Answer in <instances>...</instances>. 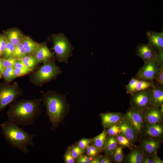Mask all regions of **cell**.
<instances>
[{
  "label": "cell",
  "instance_id": "1",
  "mask_svg": "<svg viewBox=\"0 0 163 163\" xmlns=\"http://www.w3.org/2000/svg\"><path fill=\"white\" fill-rule=\"evenodd\" d=\"M41 99H22L9 105L6 112L8 120L20 126H29L33 124L41 115Z\"/></svg>",
  "mask_w": 163,
  "mask_h": 163
},
{
  "label": "cell",
  "instance_id": "2",
  "mask_svg": "<svg viewBox=\"0 0 163 163\" xmlns=\"http://www.w3.org/2000/svg\"><path fill=\"white\" fill-rule=\"evenodd\" d=\"M41 99L51 124L50 130L54 132L69 113V105L65 94L55 91L49 90L43 93Z\"/></svg>",
  "mask_w": 163,
  "mask_h": 163
},
{
  "label": "cell",
  "instance_id": "3",
  "mask_svg": "<svg viewBox=\"0 0 163 163\" xmlns=\"http://www.w3.org/2000/svg\"><path fill=\"white\" fill-rule=\"evenodd\" d=\"M2 133L5 140L13 148L18 149L23 153L29 151L28 146H34L35 134H30L16 124L8 120L0 125Z\"/></svg>",
  "mask_w": 163,
  "mask_h": 163
},
{
  "label": "cell",
  "instance_id": "4",
  "mask_svg": "<svg viewBox=\"0 0 163 163\" xmlns=\"http://www.w3.org/2000/svg\"><path fill=\"white\" fill-rule=\"evenodd\" d=\"M62 71L56 64L54 60L43 63L31 77L32 82L40 85L55 79Z\"/></svg>",
  "mask_w": 163,
  "mask_h": 163
},
{
  "label": "cell",
  "instance_id": "5",
  "mask_svg": "<svg viewBox=\"0 0 163 163\" xmlns=\"http://www.w3.org/2000/svg\"><path fill=\"white\" fill-rule=\"evenodd\" d=\"M22 91L18 84L3 83L0 84V112L8 105L14 103L21 96Z\"/></svg>",
  "mask_w": 163,
  "mask_h": 163
},
{
  "label": "cell",
  "instance_id": "6",
  "mask_svg": "<svg viewBox=\"0 0 163 163\" xmlns=\"http://www.w3.org/2000/svg\"><path fill=\"white\" fill-rule=\"evenodd\" d=\"M53 43L52 49L53 50L58 61L67 63L71 56L72 48L67 38L62 34L53 36Z\"/></svg>",
  "mask_w": 163,
  "mask_h": 163
},
{
  "label": "cell",
  "instance_id": "7",
  "mask_svg": "<svg viewBox=\"0 0 163 163\" xmlns=\"http://www.w3.org/2000/svg\"><path fill=\"white\" fill-rule=\"evenodd\" d=\"M159 68L155 57L144 62V65L139 69L134 77L139 80L153 82Z\"/></svg>",
  "mask_w": 163,
  "mask_h": 163
},
{
  "label": "cell",
  "instance_id": "8",
  "mask_svg": "<svg viewBox=\"0 0 163 163\" xmlns=\"http://www.w3.org/2000/svg\"><path fill=\"white\" fill-rule=\"evenodd\" d=\"M150 88L130 94V106L137 110L143 111L151 106Z\"/></svg>",
  "mask_w": 163,
  "mask_h": 163
},
{
  "label": "cell",
  "instance_id": "9",
  "mask_svg": "<svg viewBox=\"0 0 163 163\" xmlns=\"http://www.w3.org/2000/svg\"><path fill=\"white\" fill-rule=\"evenodd\" d=\"M123 117L131 123L138 134L142 132L145 123L143 111L136 110L130 106Z\"/></svg>",
  "mask_w": 163,
  "mask_h": 163
},
{
  "label": "cell",
  "instance_id": "10",
  "mask_svg": "<svg viewBox=\"0 0 163 163\" xmlns=\"http://www.w3.org/2000/svg\"><path fill=\"white\" fill-rule=\"evenodd\" d=\"M161 143V139L146 138L143 139L141 142L140 147L144 155L152 157L157 154Z\"/></svg>",
  "mask_w": 163,
  "mask_h": 163
},
{
  "label": "cell",
  "instance_id": "11",
  "mask_svg": "<svg viewBox=\"0 0 163 163\" xmlns=\"http://www.w3.org/2000/svg\"><path fill=\"white\" fill-rule=\"evenodd\" d=\"M122 134L129 141L132 145L138 139V134L136 133L131 123L126 119L124 118L117 124Z\"/></svg>",
  "mask_w": 163,
  "mask_h": 163
},
{
  "label": "cell",
  "instance_id": "12",
  "mask_svg": "<svg viewBox=\"0 0 163 163\" xmlns=\"http://www.w3.org/2000/svg\"><path fill=\"white\" fill-rule=\"evenodd\" d=\"M100 116L104 129L107 128L114 124H117L124 118L123 114L119 112L101 113Z\"/></svg>",
  "mask_w": 163,
  "mask_h": 163
},
{
  "label": "cell",
  "instance_id": "13",
  "mask_svg": "<svg viewBox=\"0 0 163 163\" xmlns=\"http://www.w3.org/2000/svg\"><path fill=\"white\" fill-rule=\"evenodd\" d=\"M146 123H162L163 113L159 108L151 106L149 108L143 110Z\"/></svg>",
  "mask_w": 163,
  "mask_h": 163
},
{
  "label": "cell",
  "instance_id": "14",
  "mask_svg": "<svg viewBox=\"0 0 163 163\" xmlns=\"http://www.w3.org/2000/svg\"><path fill=\"white\" fill-rule=\"evenodd\" d=\"M148 44L157 51L163 52V32L149 30L146 32Z\"/></svg>",
  "mask_w": 163,
  "mask_h": 163
},
{
  "label": "cell",
  "instance_id": "15",
  "mask_svg": "<svg viewBox=\"0 0 163 163\" xmlns=\"http://www.w3.org/2000/svg\"><path fill=\"white\" fill-rule=\"evenodd\" d=\"M137 56L145 62L155 57L157 51L148 43L139 44L136 48Z\"/></svg>",
  "mask_w": 163,
  "mask_h": 163
},
{
  "label": "cell",
  "instance_id": "16",
  "mask_svg": "<svg viewBox=\"0 0 163 163\" xmlns=\"http://www.w3.org/2000/svg\"><path fill=\"white\" fill-rule=\"evenodd\" d=\"M142 130L147 138L161 139L162 137L163 126L162 123H146Z\"/></svg>",
  "mask_w": 163,
  "mask_h": 163
},
{
  "label": "cell",
  "instance_id": "17",
  "mask_svg": "<svg viewBox=\"0 0 163 163\" xmlns=\"http://www.w3.org/2000/svg\"><path fill=\"white\" fill-rule=\"evenodd\" d=\"M150 89L151 106L159 108L163 104V87L155 85Z\"/></svg>",
  "mask_w": 163,
  "mask_h": 163
},
{
  "label": "cell",
  "instance_id": "18",
  "mask_svg": "<svg viewBox=\"0 0 163 163\" xmlns=\"http://www.w3.org/2000/svg\"><path fill=\"white\" fill-rule=\"evenodd\" d=\"M34 55L39 62L44 63L52 59L53 53L49 49L46 44L44 43L40 44Z\"/></svg>",
  "mask_w": 163,
  "mask_h": 163
},
{
  "label": "cell",
  "instance_id": "19",
  "mask_svg": "<svg viewBox=\"0 0 163 163\" xmlns=\"http://www.w3.org/2000/svg\"><path fill=\"white\" fill-rule=\"evenodd\" d=\"M132 150L125 157L124 162L142 163L144 155L141 147L136 148Z\"/></svg>",
  "mask_w": 163,
  "mask_h": 163
},
{
  "label": "cell",
  "instance_id": "20",
  "mask_svg": "<svg viewBox=\"0 0 163 163\" xmlns=\"http://www.w3.org/2000/svg\"><path fill=\"white\" fill-rule=\"evenodd\" d=\"M21 42L24 46L27 55H34L40 44L36 42L28 36L23 37Z\"/></svg>",
  "mask_w": 163,
  "mask_h": 163
},
{
  "label": "cell",
  "instance_id": "21",
  "mask_svg": "<svg viewBox=\"0 0 163 163\" xmlns=\"http://www.w3.org/2000/svg\"><path fill=\"white\" fill-rule=\"evenodd\" d=\"M119 145L115 136L107 135L103 151L105 155L109 156L112 154L115 149Z\"/></svg>",
  "mask_w": 163,
  "mask_h": 163
},
{
  "label": "cell",
  "instance_id": "22",
  "mask_svg": "<svg viewBox=\"0 0 163 163\" xmlns=\"http://www.w3.org/2000/svg\"><path fill=\"white\" fill-rule=\"evenodd\" d=\"M107 136V130L106 129H104L100 134L92 138L91 144L96 147L101 151H103L105 146Z\"/></svg>",
  "mask_w": 163,
  "mask_h": 163
},
{
  "label": "cell",
  "instance_id": "23",
  "mask_svg": "<svg viewBox=\"0 0 163 163\" xmlns=\"http://www.w3.org/2000/svg\"><path fill=\"white\" fill-rule=\"evenodd\" d=\"M6 34L8 39L15 46L21 42L23 37L19 31L16 29L8 30Z\"/></svg>",
  "mask_w": 163,
  "mask_h": 163
},
{
  "label": "cell",
  "instance_id": "24",
  "mask_svg": "<svg viewBox=\"0 0 163 163\" xmlns=\"http://www.w3.org/2000/svg\"><path fill=\"white\" fill-rule=\"evenodd\" d=\"M122 147L119 145L115 149L112 154L109 156L111 157V160L117 163H121L123 161L124 155Z\"/></svg>",
  "mask_w": 163,
  "mask_h": 163
},
{
  "label": "cell",
  "instance_id": "25",
  "mask_svg": "<svg viewBox=\"0 0 163 163\" xmlns=\"http://www.w3.org/2000/svg\"><path fill=\"white\" fill-rule=\"evenodd\" d=\"M20 59L23 62L26 67L33 70L39 63L34 56L32 55H26Z\"/></svg>",
  "mask_w": 163,
  "mask_h": 163
},
{
  "label": "cell",
  "instance_id": "26",
  "mask_svg": "<svg viewBox=\"0 0 163 163\" xmlns=\"http://www.w3.org/2000/svg\"><path fill=\"white\" fill-rule=\"evenodd\" d=\"M155 85L154 82H152L144 80H139L134 92L152 88Z\"/></svg>",
  "mask_w": 163,
  "mask_h": 163
},
{
  "label": "cell",
  "instance_id": "27",
  "mask_svg": "<svg viewBox=\"0 0 163 163\" xmlns=\"http://www.w3.org/2000/svg\"><path fill=\"white\" fill-rule=\"evenodd\" d=\"M27 55L24 46L21 42L15 46L13 57L20 59Z\"/></svg>",
  "mask_w": 163,
  "mask_h": 163
},
{
  "label": "cell",
  "instance_id": "28",
  "mask_svg": "<svg viewBox=\"0 0 163 163\" xmlns=\"http://www.w3.org/2000/svg\"><path fill=\"white\" fill-rule=\"evenodd\" d=\"M115 136L120 145L122 147H126L132 150L133 149V145L124 136L120 134H119Z\"/></svg>",
  "mask_w": 163,
  "mask_h": 163
},
{
  "label": "cell",
  "instance_id": "29",
  "mask_svg": "<svg viewBox=\"0 0 163 163\" xmlns=\"http://www.w3.org/2000/svg\"><path fill=\"white\" fill-rule=\"evenodd\" d=\"M139 80L134 77L131 78L128 84L126 86V91L127 94H131L134 92Z\"/></svg>",
  "mask_w": 163,
  "mask_h": 163
},
{
  "label": "cell",
  "instance_id": "30",
  "mask_svg": "<svg viewBox=\"0 0 163 163\" xmlns=\"http://www.w3.org/2000/svg\"><path fill=\"white\" fill-rule=\"evenodd\" d=\"M14 67H8L4 68L2 76L7 82L11 81L15 78L14 75Z\"/></svg>",
  "mask_w": 163,
  "mask_h": 163
},
{
  "label": "cell",
  "instance_id": "31",
  "mask_svg": "<svg viewBox=\"0 0 163 163\" xmlns=\"http://www.w3.org/2000/svg\"><path fill=\"white\" fill-rule=\"evenodd\" d=\"M15 46L6 38V44L4 53L5 58L12 57L15 50Z\"/></svg>",
  "mask_w": 163,
  "mask_h": 163
},
{
  "label": "cell",
  "instance_id": "32",
  "mask_svg": "<svg viewBox=\"0 0 163 163\" xmlns=\"http://www.w3.org/2000/svg\"><path fill=\"white\" fill-rule=\"evenodd\" d=\"M73 158L75 160L79 156L84 154L85 152V149L80 148L77 145L72 146L69 147Z\"/></svg>",
  "mask_w": 163,
  "mask_h": 163
},
{
  "label": "cell",
  "instance_id": "33",
  "mask_svg": "<svg viewBox=\"0 0 163 163\" xmlns=\"http://www.w3.org/2000/svg\"><path fill=\"white\" fill-rule=\"evenodd\" d=\"M153 82L155 85L163 87V66L160 67Z\"/></svg>",
  "mask_w": 163,
  "mask_h": 163
},
{
  "label": "cell",
  "instance_id": "34",
  "mask_svg": "<svg viewBox=\"0 0 163 163\" xmlns=\"http://www.w3.org/2000/svg\"><path fill=\"white\" fill-rule=\"evenodd\" d=\"M32 69L24 67L21 68H14V73L15 78L25 75L30 72Z\"/></svg>",
  "mask_w": 163,
  "mask_h": 163
},
{
  "label": "cell",
  "instance_id": "35",
  "mask_svg": "<svg viewBox=\"0 0 163 163\" xmlns=\"http://www.w3.org/2000/svg\"><path fill=\"white\" fill-rule=\"evenodd\" d=\"M101 151L92 145L90 144L85 149V152L87 155L94 158L98 155Z\"/></svg>",
  "mask_w": 163,
  "mask_h": 163
},
{
  "label": "cell",
  "instance_id": "36",
  "mask_svg": "<svg viewBox=\"0 0 163 163\" xmlns=\"http://www.w3.org/2000/svg\"><path fill=\"white\" fill-rule=\"evenodd\" d=\"M18 59L13 56L2 58V62L4 68L8 67L14 68L15 63Z\"/></svg>",
  "mask_w": 163,
  "mask_h": 163
},
{
  "label": "cell",
  "instance_id": "37",
  "mask_svg": "<svg viewBox=\"0 0 163 163\" xmlns=\"http://www.w3.org/2000/svg\"><path fill=\"white\" fill-rule=\"evenodd\" d=\"M107 129V135L110 136H116L120 133L119 127L116 124H114Z\"/></svg>",
  "mask_w": 163,
  "mask_h": 163
},
{
  "label": "cell",
  "instance_id": "38",
  "mask_svg": "<svg viewBox=\"0 0 163 163\" xmlns=\"http://www.w3.org/2000/svg\"><path fill=\"white\" fill-rule=\"evenodd\" d=\"M93 158L83 154L75 159V162L76 163H91Z\"/></svg>",
  "mask_w": 163,
  "mask_h": 163
},
{
  "label": "cell",
  "instance_id": "39",
  "mask_svg": "<svg viewBox=\"0 0 163 163\" xmlns=\"http://www.w3.org/2000/svg\"><path fill=\"white\" fill-rule=\"evenodd\" d=\"M91 141L92 138H83L78 142L77 145L81 149H85L91 144Z\"/></svg>",
  "mask_w": 163,
  "mask_h": 163
},
{
  "label": "cell",
  "instance_id": "40",
  "mask_svg": "<svg viewBox=\"0 0 163 163\" xmlns=\"http://www.w3.org/2000/svg\"><path fill=\"white\" fill-rule=\"evenodd\" d=\"M65 163H74L75 159L73 158L71 152L69 148L66 151L64 156Z\"/></svg>",
  "mask_w": 163,
  "mask_h": 163
},
{
  "label": "cell",
  "instance_id": "41",
  "mask_svg": "<svg viewBox=\"0 0 163 163\" xmlns=\"http://www.w3.org/2000/svg\"><path fill=\"white\" fill-rule=\"evenodd\" d=\"M155 59L159 67L163 66V52L157 51Z\"/></svg>",
  "mask_w": 163,
  "mask_h": 163
},
{
  "label": "cell",
  "instance_id": "42",
  "mask_svg": "<svg viewBox=\"0 0 163 163\" xmlns=\"http://www.w3.org/2000/svg\"><path fill=\"white\" fill-rule=\"evenodd\" d=\"M6 44V38L3 36H0V48L3 54Z\"/></svg>",
  "mask_w": 163,
  "mask_h": 163
},
{
  "label": "cell",
  "instance_id": "43",
  "mask_svg": "<svg viewBox=\"0 0 163 163\" xmlns=\"http://www.w3.org/2000/svg\"><path fill=\"white\" fill-rule=\"evenodd\" d=\"M112 163L111 159L108 156L105 155L101 156L100 163Z\"/></svg>",
  "mask_w": 163,
  "mask_h": 163
},
{
  "label": "cell",
  "instance_id": "44",
  "mask_svg": "<svg viewBox=\"0 0 163 163\" xmlns=\"http://www.w3.org/2000/svg\"><path fill=\"white\" fill-rule=\"evenodd\" d=\"M26 67L23 62L20 59H18L16 62L14 68H21Z\"/></svg>",
  "mask_w": 163,
  "mask_h": 163
},
{
  "label": "cell",
  "instance_id": "45",
  "mask_svg": "<svg viewBox=\"0 0 163 163\" xmlns=\"http://www.w3.org/2000/svg\"><path fill=\"white\" fill-rule=\"evenodd\" d=\"M154 163H163V161L156 154L152 157Z\"/></svg>",
  "mask_w": 163,
  "mask_h": 163
},
{
  "label": "cell",
  "instance_id": "46",
  "mask_svg": "<svg viewBox=\"0 0 163 163\" xmlns=\"http://www.w3.org/2000/svg\"><path fill=\"white\" fill-rule=\"evenodd\" d=\"M142 163H154V162L152 157L144 155Z\"/></svg>",
  "mask_w": 163,
  "mask_h": 163
},
{
  "label": "cell",
  "instance_id": "47",
  "mask_svg": "<svg viewBox=\"0 0 163 163\" xmlns=\"http://www.w3.org/2000/svg\"><path fill=\"white\" fill-rule=\"evenodd\" d=\"M101 156L97 155L94 157L91 163H100Z\"/></svg>",
  "mask_w": 163,
  "mask_h": 163
},
{
  "label": "cell",
  "instance_id": "48",
  "mask_svg": "<svg viewBox=\"0 0 163 163\" xmlns=\"http://www.w3.org/2000/svg\"><path fill=\"white\" fill-rule=\"evenodd\" d=\"M4 68L3 64L2 59L0 58V76L2 77V74Z\"/></svg>",
  "mask_w": 163,
  "mask_h": 163
},
{
  "label": "cell",
  "instance_id": "49",
  "mask_svg": "<svg viewBox=\"0 0 163 163\" xmlns=\"http://www.w3.org/2000/svg\"><path fill=\"white\" fill-rule=\"evenodd\" d=\"M160 107H161V108L160 109V110L161 111L162 113H163V104Z\"/></svg>",
  "mask_w": 163,
  "mask_h": 163
},
{
  "label": "cell",
  "instance_id": "50",
  "mask_svg": "<svg viewBox=\"0 0 163 163\" xmlns=\"http://www.w3.org/2000/svg\"><path fill=\"white\" fill-rule=\"evenodd\" d=\"M3 55L2 53V52L1 51V49L0 48V56H1V55Z\"/></svg>",
  "mask_w": 163,
  "mask_h": 163
},
{
  "label": "cell",
  "instance_id": "51",
  "mask_svg": "<svg viewBox=\"0 0 163 163\" xmlns=\"http://www.w3.org/2000/svg\"><path fill=\"white\" fill-rule=\"evenodd\" d=\"M2 77L0 76V78H1Z\"/></svg>",
  "mask_w": 163,
  "mask_h": 163
}]
</instances>
